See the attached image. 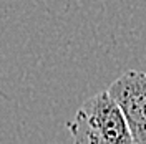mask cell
I'll use <instances>...</instances> for the list:
<instances>
[{
	"label": "cell",
	"instance_id": "1",
	"mask_svg": "<svg viewBox=\"0 0 146 144\" xmlns=\"http://www.w3.org/2000/svg\"><path fill=\"white\" fill-rule=\"evenodd\" d=\"M73 144H135L116 101L108 91L86 99L70 121Z\"/></svg>",
	"mask_w": 146,
	"mask_h": 144
},
{
	"label": "cell",
	"instance_id": "2",
	"mask_svg": "<svg viewBox=\"0 0 146 144\" xmlns=\"http://www.w3.org/2000/svg\"><path fill=\"white\" fill-rule=\"evenodd\" d=\"M126 119L135 144H146V73L129 70L106 90Z\"/></svg>",
	"mask_w": 146,
	"mask_h": 144
}]
</instances>
